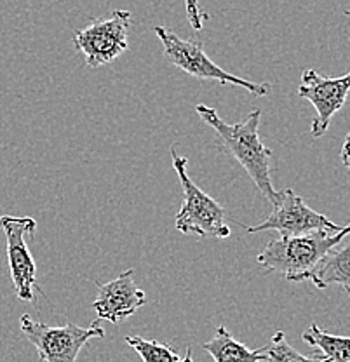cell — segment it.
Instances as JSON below:
<instances>
[{"mask_svg": "<svg viewBox=\"0 0 350 362\" xmlns=\"http://www.w3.org/2000/svg\"><path fill=\"white\" fill-rule=\"evenodd\" d=\"M195 112L218 134L221 148L231 152L232 157L246 169L250 178L257 185L259 194L272 206L279 201V192L274 190L272 180H270L272 152L263 145L258 133L262 112L255 108L239 124H227L218 115V112L208 105H197Z\"/></svg>", "mask_w": 350, "mask_h": 362, "instance_id": "1", "label": "cell"}, {"mask_svg": "<svg viewBox=\"0 0 350 362\" xmlns=\"http://www.w3.org/2000/svg\"><path fill=\"white\" fill-rule=\"evenodd\" d=\"M350 235V223L340 232H314L298 237H277L257 256L267 274H281L289 282L307 281L308 272L334 246Z\"/></svg>", "mask_w": 350, "mask_h": 362, "instance_id": "2", "label": "cell"}, {"mask_svg": "<svg viewBox=\"0 0 350 362\" xmlns=\"http://www.w3.org/2000/svg\"><path fill=\"white\" fill-rule=\"evenodd\" d=\"M173 169L178 175L183 190V204L175 218L176 228L182 233H195L199 237H216L227 239L232 230L227 225L225 209L211 195L197 187L187 173L188 158L176 152L171 146Z\"/></svg>", "mask_w": 350, "mask_h": 362, "instance_id": "3", "label": "cell"}, {"mask_svg": "<svg viewBox=\"0 0 350 362\" xmlns=\"http://www.w3.org/2000/svg\"><path fill=\"white\" fill-rule=\"evenodd\" d=\"M153 32H156L161 44H163L165 59L175 66H178L180 70L187 71L192 77L201 78V81H216L225 86H239V88L247 89L258 98L269 94V84H258V82L240 78L211 62V58L206 54L201 44L180 39L175 32L164 28V26H156Z\"/></svg>", "mask_w": 350, "mask_h": 362, "instance_id": "4", "label": "cell"}, {"mask_svg": "<svg viewBox=\"0 0 350 362\" xmlns=\"http://www.w3.org/2000/svg\"><path fill=\"white\" fill-rule=\"evenodd\" d=\"M20 326L42 362H75L86 343L93 338H105V329L98 326V320L91 327H81L74 322L54 327L33 320L30 315H21Z\"/></svg>", "mask_w": 350, "mask_h": 362, "instance_id": "5", "label": "cell"}, {"mask_svg": "<svg viewBox=\"0 0 350 362\" xmlns=\"http://www.w3.org/2000/svg\"><path fill=\"white\" fill-rule=\"evenodd\" d=\"M129 26V11L115 9L108 18L96 20L86 28L77 30L74 33V47L84 54L88 66H105L127 51Z\"/></svg>", "mask_w": 350, "mask_h": 362, "instance_id": "6", "label": "cell"}, {"mask_svg": "<svg viewBox=\"0 0 350 362\" xmlns=\"http://www.w3.org/2000/svg\"><path fill=\"white\" fill-rule=\"evenodd\" d=\"M250 233L276 230L279 237H298L314 232H340L344 226L326 218L325 214L310 209L300 195L291 188L279 192V201L272 206L269 218L257 226H244Z\"/></svg>", "mask_w": 350, "mask_h": 362, "instance_id": "7", "label": "cell"}, {"mask_svg": "<svg viewBox=\"0 0 350 362\" xmlns=\"http://www.w3.org/2000/svg\"><path fill=\"white\" fill-rule=\"evenodd\" d=\"M0 228L7 240V259H9L11 279L20 300L35 301L37 265L30 255L26 237L35 232L37 223L28 216H0Z\"/></svg>", "mask_w": 350, "mask_h": 362, "instance_id": "8", "label": "cell"}, {"mask_svg": "<svg viewBox=\"0 0 350 362\" xmlns=\"http://www.w3.org/2000/svg\"><path fill=\"white\" fill-rule=\"evenodd\" d=\"M350 93V71L344 77L329 78L319 75L314 68H308L302 75L298 96L310 101L315 108V119L312 120L310 133L314 138H321L329 127L334 113L344 108Z\"/></svg>", "mask_w": 350, "mask_h": 362, "instance_id": "9", "label": "cell"}, {"mask_svg": "<svg viewBox=\"0 0 350 362\" xmlns=\"http://www.w3.org/2000/svg\"><path fill=\"white\" fill-rule=\"evenodd\" d=\"M134 270H126L107 284H98L100 296L93 301L98 319L119 324L146 303V294L134 284Z\"/></svg>", "mask_w": 350, "mask_h": 362, "instance_id": "10", "label": "cell"}, {"mask_svg": "<svg viewBox=\"0 0 350 362\" xmlns=\"http://www.w3.org/2000/svg\"><path fill=\"white\" fill-rule=\"evenodd\" d=\"M307 281L317 289L342 286L350 294V243L334 246L307 275Z\"/></svg>", "mask_w": 350, "mask_h": 362, "instance_id": "11", "label": "cell"}, {"mask_svg": "<svg viewBox=\"0 0 350 362\" xmlns=\"http://www.w3.org/2000/svg\"><path fill=\"white\" fill-rule=\"evenodd\" d=\"M202 349L213 357L214 362H265L263 346L250 350L246 345L237 341L225 326L216 327L214 337L206 341Z\"/></svg>", "mask_w": 350, "mask_h": 362, "instance_id": "12", "label": "cell"}, {"mask_svg": "<svg viewBox=\"0 0 350 362\" xmlns=\"http://www.w3.org/2000/svg\"><path fill=\"white\" fill-rule=\"evenodd\" d=\"M303 341L322 354L326 362H350V338L337 337L322 331L317 324H310L302 334Z\"/></svg>", "mask_w": 350, "mask_h": 362, "instance_id": "13", "label": "cell"}, {"mask_svg": "<svg viewBox=\"0 0 350 362\" xmlns=\"http://www.w3.org/2000/svg\"><path fill=\"white\" fill-rule=\"evenodd\" d=\"M126 343L141 357L143 362H192L190 349L187 350L185 359H182V357L171 349V345L156 341V339L127 337Z\"/></svg>", "mask_w": 350, "mask_h": 362, "instance_id": "14", "label": "cell"}, {"mask_svg": "<svg viewBox=\"0 0 350 362\" xmlns=\"http://www.w3.org/2000/svg\"><path fill=\"white\" fill-rule=\"evenodd\" d=\"M265 362H326L322 357H305L296 352L286 339L282 331H277L272 339L263 346Z\"/></svg>", "mask_w": 350, "mask_h": 362, "instance_id": "15", "label": "cell"}, {"mask_svg": "<svg viewBox=\"0 0 350 362\" xmlns=\"http://www.w3.org/2000/svg\"><path fill=\"white\" fill-rule=\"evenodd\" d=\"M185 6H187L188 23H190V26L195 30V32H201V30L204 28V21L209 20V16L201 11L199 0H185Z\"/></svg>", "mask_w": 350, "mask_h": 362, "instance_id": "16", "label": "cell"}, {"mask_svg": "<svg viewBox=\"0 0 350 362\" xmlns=\"http://www.w3.org/2000/svg\"><path fill=\"white\" fill-rule=\"evenodd\" d=\"M342 162L345 164V168H349L350 171V133L347 134L344 143V148H342Z\"/></svg>", "mask_w": 350, "mask_h": 362, "instance_id": "17", "label": "cell"}, {"mask_svg": "<svg viewBox=\"0 0 350 362\" xmlns=\"http://www.w3.org/2000/svg\"><path fill=\"white\" fill-rule=\"evenodd\" d=\"M345 14H349V16H350V9H349V11H345Z\"/></svg>", "mask_w": 350, "mask_h": 362, "instance_id": "18", "label": "cell"}]
</instances>
